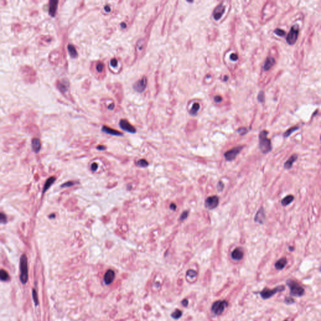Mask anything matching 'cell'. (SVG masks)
I'll use <instances>...</instances> for the list:
<instances>
[{
	"mask_svg": "<svg viewBox=\"0 0 321 321\" xmlns=\"http://www.w3.org/2000/svg\"><path fill=\"white\" fill-rule=\"evenodd\" d=\"M268 132L262 131L259 135V148L263 154L268 153L272 150V145L270 140L267 137Z\"/></svg>",
	"mask_w": 321,
	"mask_h": 321,
	"instance_id": "cell-1",
	"label": "cell"
},
{
	"mask_svg": "<svg viewBox=\"0 0 321 321\" xmlns=\"http://www.w3.org/2000/svg\"><path fill=\"white\" fill-rule=\"evenodd\" d=\"M286 284L290 289V296L301 297L305 293V290L303 287L292 280H287Z\"/></svg>",
	"mask_w": 321,
	"mask_h": 321,
	"instance_id": "cell-2",
	"label": "cell"
},
{
	"mask_svg": "<svg viewBox=\"0 0 321 321\" xmlns=\"http://www.w3.org/2000/svg\"><path fill=\"white\" fill-rule=\"evenodd\" d=\"M20 279L23 283H26L28 281V263H27V258L25 255H23L20 258Z\"/></svg>",
	"mask_w": 321,
	"mask_h": 321,
	"instance_id": "cell-3",
	"label": "cell"
},
{
	"mask_svg": "<svg viewBox=\"0 0 321 321\" xmlns=\"http://www.w3.org/2000/svg\"><path fill=\"white\" fill-rule=\"evenodd\" d=\"M21 71L25 81L30 83H33L35 82L36 78V72L32 68L28 66H25L22 67Z\"/></svg>",
	"mask_w": 321,
	"mask_h": 321,
	"instance_id": "cell-4",
	"label": "cell"
},
{
	"mask_svg": "<svg viewBox=\"0 0 321 321\" xmlns=\"http://www.w3.org/2000/svg\"><path fill=\"white\" fill-rule=\"evenodd\" d=\"M228 306V303L226 300H218L213 303L211 307V310L215 315L219 316L225 311V309Z\"/></svg>",
	"mask_w": 321,
	"mask_h": 321,
	"instance_id": "cell-5",
	"label": "cell"
},
{
	"mask_svg": "<svg viewBox=\"0 0 321 321\" xmlns=\"http://www.w3.org/2000/svg\"><path fill=\"white\" fill-rule=\"evenodd\" d=\"M285 290V287L283 286V285H279L278 287H277L276 288L273 289H269L267 288H265L263 289L262 291L260 293V294L261 297H262V299H268L270 297H272V296L274 295L275 293H278V292H282L283 290Z\"/></svg>",
	"mask_w": 321,
	"mask_h": 321,
	"instance_id": "cell-6",
	"label": "cell"
},
{
	"mask_svg": "<svg viewBox=\"0 0 321 321\" xmlns=\"http://www.w3.org/2000/svg\"><path fill=\"white\" fill-rule=\"evenodd\" d=\"M299 26L297 25L292 26L288 35L287 36V42L289 45H293L296 42L299 35Z\"/></svg>",
	"mask_w": 321,
	"mask_h": 321,
	"instance_id": "cell-7",
	"label": "cell"
},
{
	"mask_svg": "<svg viewBox=\"0 0 321 321\" xmlns=\"http://www.w3.org/2000/svg\"><path fill=\"white\" fill-rule=\"evenodd\" d=\"M242 148H243L242 146H237L234 147L233 149H231L228 151L227 152H226L224 154V156L226 159V160H227L228 161H231L233 160H234L236 158V157L237 156V155L240 153V152L242 151Z\"/></svg>",
	"mask_w": 321,
	"mask_h": 321,
	"instance_id": "cell-8",
	"label": "cell"
},
{
	"mask_svg": "<svg viewBox=\"0 0 321 321\" xmlns=\"http://www.w3.org/2000/svg\"><path fill=\"white\" fill-rule=\"evenodd\" d=\"M147 84V80L146 77H143L142 78L134 83L133 85L134 89L136 91V92L139 93H142L144 92V90L146 89Z\"/></svg>",
	"mask_w": 321,
	"mask_h": 321,
	"instance_id": "cell-9",
	"label": "cell"
},
{
	"mask_svg": "<svg viewBox=\"0 0 321 321\" xmlns=\"http://www.w3.org/2000/svg\"><path fill=\"white\" fill-rule=\"evenodd\" d=\"M219 199L217 196H211L205 200V207L208 209H213L218 207Z\"/></svg>",
	"mask_w": 321,
	"mask_h": 321,
	"instance_id": "cell-10",
	"label": "cell"
},
{
	"mask_svg": "<svg viewBox=\"0 0 321 321\" xmlns=\"http://www.w3.org/2000/svg\"><path fill=\"white\" fill-rule=\"evenodd\" d=\"M119 126L124 131L128 132L132 134H134L136 133V129L134 126L132 125L126 119H122L120 120L119 122Z\"/></svg>",
	"mask_w": 321,
	"mask_h": 321,
	"instance_id": "cell-11",
	"label": "cell"
},
{
	"mask_svg": "<svg viewBox=\"0 0 321 321\" xmlns=\"http://www.w3.org/2000/svg\"><path fill=\"white\" fill-rule=\"evenodd\" d=\"M225 7L222 4H219L214 10L213 16L215 20H218L221 18L223 14L225 12Z\"/></svg>",
	"mask_w": 321,
	"mask_h": 321,
	"instance_id": "cell-12",
	"label": "cell"
},
{
	"mask_svg": "<svg viewBox=\"0 0 321 321\" xmlns=\"http://www.w3.org/2000/svg\"><path fill=\"white\" fill-rule=\"evenodd\" d=\"M115 278V272L112 270H107L104 277V281L106 285H109L112 283Z\"/></svg>",
	"mask_w": 321,
	"mask_h": 321,
	"instance_id": "cell-13",
	"label": "cell"
},
{
	"mask_svg": "<svg viewBox=\"0 0 321 321\" xmlns=\"http://www.w3.org/2000/svg\"><path fill=\"white\" fill-rule=\"evenodd\" d=\"M265 218L266 217L265 215L264 209H263V208H260L255 215V221L259 223L260 224H263V222L265 220Z\"/></svg>",
	"mask_w": 321,
	"mask_h": 321,
	"instance_id": "cell-14",
	"label": "cell"
},
{
	"mask_svg": "<svg viewBox=\"0 0 321 321\" xmlns=\"http://www.w3.org/2000/svg\"><path fill=\"white\" fill-rule=\"evenodd\" d=\"M243 251L241 248H235L231 253V258L236 261H239L242 260L243 257Z\"/></svg>",
	"mask_w": 321,
	"mask_h": 321,
	"instance_id": "cell-15",
	"label": "cell"
},
{
	"mask_svg": "<svg viewBox=\"0 0 321 321\" xmlns=\"http://www.w3.org/2000/svg\"><path fill=\"white\" fill-rule=\"evenodd\" d=\"M102 131L105 133L110 134V135H112V136H122V133H120V132L117 131L113 129H111V128H110L109 127H107L106 126H104L102 127Z\"/></svg>",
	"mask_w": 321,
	"mask_h": 321,
	"instance_id": "cell-16",
	"label": "cell"
},
{
	"mask_svg": "<svg viewBox=\"0 0 321 321\" xmlns=\"http://www.w3.org/2000/svg\"><path fill=\"white\" fill-rule=\"evenodd\" d=\"M275 63V60L273 57H268L265 61L264 66H263V69L265 71H268L272 68Z\"/></svg>",
	"mask_w": 321,
	"mask_h": 321,
	"instance_id": "cell-17",
	"label": "cell"
},
{
	"mask_svg": "<svg viewBox=\"0 0 321 321\" xmlns=\"http://www.w3.org/2000/svg\"><path fill=\"white\" fill-rule=\"evenodd\" d=\"M297 157H298V156L295 154H293L292 156H290L289 159L287 160L285 162V163L284 164V168L287 169V170H289V169L291 168L293 165V163L297 159Z\"/></svg>",
	"mask_w": 321,
	"mask_h": 321,
	"instance_id": "cell-18",
	"label": "cell"
},
{
	"mask_svg": "<svg viewBox=\"0 0 321 321\" xmlns=\"http://www.w3.org/2000/svg\"><path fill=\"white\" fill-rule=\"evenodd\" d=\"M58 1H50V6H49V14L52 16H54L55 15L57 5H58Z\"/></svg>",
	"mask_w": 321,
	"mask_h": 321,
	"instance_id": "cell-19",
	"label": "cell"
},
{
	"mask_svg": "<svg viewBox=\"0 0 321 321\" xmlns=\"http://www.w3.org/2000/svg\"><path fill=\"white\" fill-rule=\"evenodd\" d=\"M287 260L286 258H282L279 259L275 264L276 269H277L279 270H282L287 265Z\"/></svg>",
	"mask_w": 321,
	"mask_h": 321,
	"instance_id": "cell-20",
	"label": "cell"
},
{
	"mask_svg": "<svg viewBox=\"0 0 321 321\" xmlns=\"http://www.w3.org/2000/svg\"><path fill=\"white\" fill-rule=\"evenodd\" d=\"M32 148H33V150L34 151L35 153H38V152L40 150V148H41V143H40V141L37 139V138H35V139H33L32 140Z\"/></svg>",
	"mask_w": 321,
	"mask_h": 321,
	"instance_id": "cell-21",
	"label": "cell"
},
{
	"mask_svg": "<svg viewBox=\"0 0 321 321\" xmlns=\"http://www.w3.org/2000/svg\"><path fill=\"white\" fill-rule=\"evenodd\" d=\"M55 180H56V178L55 177H50L46 181L45 185H44V186H43V193L48 190L49 188L53 184V182H55Z\"/></svg>",
	"mask_w": 321,
	"mask_h": 321,
	"instance_id": "cell-22",
	"label": "cell"
},
{
	"mask_svg": "<svg viewBox=\"0 0 321 321\" xmlns=\"http://www.w3.org/2000/svg\"><path fill=\"white\" fill-rule=\"evenodd\" d=\"M293 199H294L293 196L288 195L283 199V200L281 201V203L283 206L285 207V206H287V205H289L293 201Z\"/></svg>",
	"mask_w": 321,
	"mask_h": 321,
	"instance_id": "cell-23",
	"label": "cell"
},
{
	"mask_svg": "<svg viewBox=\"0 0 321 321\" xmlns=\"http://www.w3.org/2000/svg\"><path fill=\"white\" fill-rule=\"evenodd\" d=\"M67 48H68V51L69 52V54L70 55V56L72 57V58H76L77 57V55H78V53H77V50L75 48V46L72 45H69L68 47H67Z\"/></svg>",
	"mask_w": 321,
	"mask_h": 321,
	"instance_id": "cell-24",
	"label": "cell"
},
{
	"mask_svg": "<svg viewBox=\"0 0 321 321\" xmlns=\"http://www.w3.org/2000/svg\"><path fill=\"white\" fill-rule=\"evenodd\" d=\"M9 279L8 273L4 270H0V280L2 281H7Z\"/></svg>",
	"mask_w": 321,
	"mask_h": 321,
	"instance_id": "cell-25",
	"label": "cell"
},
{
	"mask_svg": "<svg viewBox=\"0 0 321 321\" xmlns=\"http://www.w3.org/2000/svg\"><path fill=\"white\" fill-rule=\"evenodd\" d=\"M200 104L198 103H194L193 104V106H192L191 109L190 111V114H191L192 116H194V115L197 114L198 111L199 110V109H200Z\"/></svg>",
	"mask_w": 321,
	"mask_h": 321,
	"instance_id": "cell-26",
	"label": "cell"
},
{
	"mask_svg": "<svg viewBox=\"0 0 321 321\" xmlns=\"http://www.w3.org/2000/svg\"><path fill=\"white\" fill-rule=\"evenodd\" d=\"M299 128V127H297V126H294V127H292L291 128H290V129H289L284 134H283V137H288L290 134L293 133V132H295V131L298 130Z\"/></svg>",
	"mask_w": 321,
	"mask_h": 321,
	"instance_id": "cell-27",
	"label": "cell"
},
{
	"mask_svg": "<svg viewBox=\"0 0 321 321\" xmlns=\"http://www.w3.org/2000/svg\"><path fill=\"white\" fill-rule=\"evenodd\" d=\"M182 313L180 310L176 309V310H175L171 314V317L174 319H180V317L182 316Z\"/></svg>",
	"mask_w": 321,
	"mask_h": 321,
	"instance_id": "cell-28",
	"label": "cell"
},
{
	"mask_svg": "<svg viewBox=\"0 0 321 321\" xmlns=\"http://www.w3.org/2000/svg\"><path fill=\"white\" fill-rule=\"evenodd\" d=\"M160 235V229H157L156 230H154L153 232L151 234V238L152 240L154 241L156 239V238H157Z\"/></svg>",
	"mask_w": 321,
	"mask_h": 321,
	"instance_id": "cell-29",
	"label": "cell"
},
{
	"mask_svg": "<svg viewBox=\"0 0 321 321\" xmlns=\"http://www.w3.org/2000/svg\"><path fill=\"white\" fill-rule=\"evenodd\" d=\"M137 165L141 168H146L148 166V162L145 159H140L137 162Z\"/></svg>",
	"mask_w": 321,
	"mask_h": 321,
	"instance_id": "cell-30",
	"label": "cell"
},
{
	"mask_svg": "<svg viewBox=\"0 0 321 321\" xmlns=\"http://www.w3.org/2000/svg\"><path fill=\"white\" fill-rule=\"evenodd\" d=\"M186 275L188 277H190L191 278H194L196 277L197 275V273L196 271L193 270H188V272L186 273Z\"/></svg>",
	"mask_w": 321,
	"mask_h": 321,
	"instance_id": "cell-31",
	"label": "cell"
},
{
	"mask_svg": "<svg viewBox=\"0 0 321 321\" xmlns=\"http://www.w3.org/2000/svg\"><path fill=\"white\" fill-rule=\"evenodd\" d=\"M104 69V65L102 62H98L96 65V70L98 72H102Z\"/></svg>",
	"mask_w": 321,
	"mask_h": 321,
	"instance_id": "cell-32",
	"label": "cell"
},
{
	"mask_svg": "<svg viewBox=\"0 0 321 321\" xmlns=\"http://www.w3.org/2000/svg\"><path fill=\"white\" fill-rule=\"evenodd\" d=\"M33 300H34V302L35 304V306H38V295H37V292L36 291V290H35V289L33 290Z\"/></svg>",
	"mask_w": 321,
	"mask_h": 321,
	"instance_id": "cell-33",
	"label": "cell"
},
{
	"mask_svg": "<svg viewBox=\"0 0 321 321\" xmlns=\"http://www.w3.org/2000/svg\"><path fill=\"white\" fill-rule=\"evenodd\" d=\"M274 33H275L276 35H277L279 36H284L285 35V32L283 31V30L279 29V28L275 30Z\"/></svg>",
	"mask_w": 321,
	"mask_h": 321,
	"instance_id": "cell-34",
	"label": "cell"
},
{
	"mask_svg": "<svg viewBox=\"0 0 321 321\" xmlns=\"http://www.w3.org/2000/svg\"><path fill=\"white\" fill-rule=\"evenodd\" d=\"M120 230L123 234H126L129 230V226L126 223H124L120 225Z\"/></svg>",
	"mask_w": 321,
	"mask_h": 321,
	"instance_id": "cell-35",
	"label": "cell"
},
{
	"mask_svg": "<svg viewBox=\"0 0 321 321\" xmlns=\"http://www.w3.org/2000/svg\"><path fill=\"white\" fill-rule=\"evenodd\" d=\"M58 88L59 89V90L60 91H62V92H65L67 90V87L65 85H64V84L62 83H58Z\"/></svg>",
	"mask_w": 321,
	"mask_h": 321,
	"instance_id": "cell-36",
	"label": "cell"
},
{
	"mask_svg": "<svg viewBox=\"0 0 321 321\" xmlns=\"http://www.w3.org/2000/svg\"><path fill=\"white\" fill-rule=\"evenodd\" d=\"M285 302L287 305H291V304L295 303V300L291 297H288L285 299Z\"/></svg>",
	"mask_w": 321,
	"mask_h": 321,
	"instance_id": "cell-37",
	"label": "cell"
},
{
	"mask_svg": "<svg viewBox=\"0 0 321 321\" xmlns=\"http://www.w3.org/2000/svg\"><path fill=\"white\" fill-rule=\"evenodd\" d=\"M143 46H144V41L142 40H140L139 41H138L137 43V48L139 50V51H142V50L143 48Z\"/></svg>",
	"mask_w": 321,
	"mask_h": 321,
	"instance_id": "cell-38",
	"label": "cell"
},
{
	"mask_svg": "<svg viewBox=\"0 0 321 321\" xmlns=\"http://www.w3.org/2000/svg\"><path fill=\"white\" fill-rule=\"evenodd\" d=\"M258 100L260 102H263L265 101V95L263 92H260L258 96Z\"/></svg>",
	"mask_w": 321,
	"mask_h": 321,
	"instance_id": "cell-39",
	"label": "cell"
},
{
	"mask_svg": "<svg viewBox=\"0 0 321 321\" xmlns=\"http://www.w3.org/2000/svg\"><path fill=\"white\" fill-rule=\"evenodd\" d=\"M188 216V211H184V212H182V213L180 216V221H184V219L187 218Z\"/></svg>",
	"mask_w": 321,
	"mask_h": 321,
	"instance_id": "cell-40",
	"label": "cell"
},
{
	"mask_svg": "<svg viewBox=\"0 0 321 321\" xmlns=\"http://www.w3.org/2000/svg\"><path fill=\"white\" fill-rule=\"evenodd\" d=\"M74 185V182L73 181H68L67 182H65L63 184H62L61 186V187L62 188H67V187H71L72 186Z\"/></svg>",
	"mask_w": 321,
	"mask_h": 321,
	"instance_id": "cell-41",
	"label": "cell"
},
{
	"mask_svg": "<svg viewBox=\"0 0 321 321\" xmlns=\"http://www.w3.org/2000/svg\"><path fill=\"white\" fill-rule=\"evenodd\" d=\"M0 222L3 223L6 222V217L2 213H0Z\"/></svg>",
	"mask_w": 321,
	"mask_h": 321,
	"instance_id": "cell-42",
	"label": "cell"
},
{
	"mask_svg": "<svg viewBox=\"0 0 321 321\" xmlns=\"http://www.w3.org/2000/svg\"><path fill=\"white\" fill-rule=\"evenodd\" d=\"M126 219L125 218H119L117 219V224H119V225L126 223Z\"/></svg>",
	"mask_w": 321,
	"mask_h": 321,
	"instance_id": "cell-43",
	"label": "cell"
},
{
	"mask_svg": "<svg viewBox=\"0 0 321 321\" xmlns=\"http://www.w3.org/2000/svg\"><path fill=\"white\" fill-rule=\"evenodd\" d=\"M224 188V184L222 182L219 181L217 185V189L219 191H221Z\"/></svg>",
	"mask_w": 321,
	"mask_h": 321,
	"instance_id": "cell-44",
	"label": "cell"
},
{
	"mask_svg": "<svg viewBox=\"0 0 321 321\" xmlns=\"http://www.w3.org/2000/svg\"><path fill=\"white\" fill-rule=\"evenodd\" d=\"M102 221L104 223H108L110 221V217H108V216H104V217L102 218Z\"/></svg>",
	"mask_w": 321,
	"mask_h": 321,
	"instance_id": "cell-45",
	"label": "cell"
},
{
	"mask_svg": "<svg viewBox=\"0 0 321 321\" xmlns=\"http://www.w3.org/2000/svg\"><path fill=\"white\" fill-rule=\"evenodd\" d=\"M238 55H236V53H232V54H231V55H230V59H231L232 61H236V60H238Z\"/></svg>",
	"mask_w": 321,
	"mask_h": 321,
	"instance_id": "cell-46",
	"label": "cell"
},
{
	"mask_svg": "<svg viewBox=\"0 0 321 321\" xmlns=\"http://www.w3.org/2000/svg\"><path fill=\"white\" fill-rule=\"evenodd\" d=\"M110 65L112 67H116L117 65V60L116 59H112L110 60Z\"/></svg>",
	"mask_w": 321,
	"mask_h": 321,
	"instance_id": "cell-47",
	"label": "cell"
},
{
	"mask_svg": "<svg viewBox=\"0 0 321 321\" xmlns=\"http://www.w3.org/2000/svg\"><path fill=\"white\" fill-rule=\"evenodd\" d=\"M97 168H98V165L97 163H94L91 165V170H92V171H96L97 170Z\"/></svg>",
	"mask_w": 321,
	"mask_h": 321,
	"instance_id": "cell-48",
	"label": "cell"
},
{
	"mask_svg": "<svg viewBox=\"0 0 321 321\" xmlns=\"http://www.w3.org/2000/svg\"><path fill=\"white\" fill-rule=\"evenodd\" d=\"M238 132L240 134L243 135V134H246V129H245V128H241V129H239L238 130Z\"/></svg>",
	"mask_w": 321,
	"mask_h": 321,
	"instance_id": "cell-49",
	"label": "cell"
},
{
	"mask_svg": "<svg viewBox=\"0 0 321 321\" xmlns=\"http://www.w3.org/2000/svg\"><path fill=\"white\" fill-rule=\"evenodd\" d=\"M214 100H215V101L216 102L219 103V102H221L222 98H221L220 96H216V97H215V98H214Z\"/></svg>",
	"mask_w": 321,
	"mask_h": 321,
	"instance_id": "cell-50",
	"label": "cell"
},
{
	"mask_svg": "<svg viewBox=\"0 0 321 321\" xmlns=\"http://www.w3.org/2000/svg\"><path fill=\"white\" fill-rule=\"evenodd\" d=\"M181 304H182V305L184 307H187L188 305V300H187V299L182 300V301L181 302Z\"/></svg>",
	"mask_w": 321,
	"mask_h": 321,
	"instance_id": "cell-51",
	"label": "cell"
},
{
	"mask_svg": "<svg viewBox=\"0 0 321 321\" xmlns=\"http://www.w3.org/2000/svg\"><path fill=\"white\" fill-rule=\"evenodd\" d=\"M92 223H93V220H92V219H89V220H88V221L86 222V226H90L91 225H92Z\"/></svg>",
	"mask_w": 321,
	"mask_h": 321,
	"instance_id": "cell-52",
	"label": "cell"
},
{
	"mask_svg": "<svg viewBox=\"0 0 321 321\" xmlns=\"http://www.w3.org/2000/svg\"><path fill=\"white\" fill-rule=\"evenodd\" d=\"M170 207L171 209H173V210H176V205L174 203H171L170 206Z\"/></svg>",
	"mask_w": 321,
	"mask_h": 321,
	"instance_id": "cell-53",
	"label": "cell"
},
{
	"mask_svg": "<svg viewBox=\"0 0 321 321\" xmlns=\"http://www.w3.org/2000/svg\"><path fill=\"white\" fill-rule=\"evenodd\" d=\"M97 149L100 150V151L105 150V149H106V147H105V146H101V145H100V146H97Z\"/></svg>",
	"mask_w": 321,
	"mask_h": 321,
	"instance_id": "cell-54",
	"label": "cell"
},
{
	"mask_svg": "<svg viewBox=\"0 0 321 321\" xmlns=\"http://www.w3.org/2000/svg\"><path fill=\"white\" fill-rule=\"evenodd\" d=\"M104 9L107 12H109L110 11V8L109 6H105Z\"/></svg>",
	"mask_w": 321,
	"mask_h": 321,
	"instance_id": "cell-55",
	"label": "cell"
},
{
	"mask_svg": "<svg viewBox=\"0 0 321 321\" xmlns=\"http://www.w3.org/2000/svg\"><path fill=\"white\" fill-rule=\"evenodd\" d=\"M114 108V104H110V106L108 107V109H110V110H113Z\"/></svg>",
	"mask_w": 321,
	"mask_h": 321,
	"instance_id": "cell-56",
	"label": "cell"
},
{
	"mask_svg": "<svg viewBox=\"0 0 321 321\" xmlns=\"http://www.w3.org/2000/svg\"><path fill=\"white\" fill-rule=\"evenodd\" d=\"M120 26H121L122 28H126V23H122L121 24H120Z\"/></svg>",
	"mask_w": 321,
	"mask_h": 321,
	"instance_id": "cell-57",
	"label": "cell"
},
{
	"mask_svg": "<svg viewBox=\"0 0 321 321\" xmlns=\"http://www.w3.org/2000/svg\"><path fill=\"white\" fill-rule=\"evenodd\" d=\"M228 79V77L226 76V77H224V79H223V80H224V81H227Z\"/></svg>",
	"mask_w": 321,
	"mask_h": 321,
	"instance_id": "cell-58",
	"label": "cell"
},
{
	"mask_svg": "<svg viewBox=\"0 0 321 321\" xmlns=\"http://www.w3.org/2000/svg\"><path fill=\"white\" fill-rule=\"evenodd\" d=\"M285 321H287V320H285Z\"/></svg>",
	"mask_w": 321,
	"mask_h": 321,
	"instance_id": "cell-59",
	"label": "cell"
}]
</instances>
